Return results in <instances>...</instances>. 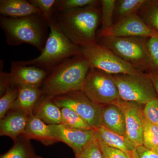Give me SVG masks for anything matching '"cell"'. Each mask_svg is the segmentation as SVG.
Returning <instances> with one entry per match:
<instances>
[{
  "instance_id": "cell-1",
  "label": "cell",
  "mask_w": 158,
  "mask_h": 158,
  "mask_svg": "<svg viewBox=\"0 0 158 158\" xmlns=\"http://www.w3.org/2000/svg\"><path fill=\"white\" fill-rule=\"evenodd\" d=\"M99 6L54 12L53 20L72 42L83 48L97 43V29L102 19Z\"/></svg>"
},
{
  "instance_id": "cell-2",
  "label": "cell",
  "mask_w": 158,
  "mask_h": 158,
  "mask_svg": "<svg viewBox=\"0 0 158 158\" xmlns=\"http://www.w3.org/2000/svg\"><path fill=\"white\" fill-rule=\"evenodd\" d=\"M90 68L82 55L66 59L48 73L40 88L43 94L54 98L82 91Z\"/></svg>"
},
{
  "instance_id": "cell-3",
  "label": "cell",
  "mask_w": 158,
  "mask_h": 158,
  "mask_svg": "<svg viewBox=\"0 0 158 158\" xmlns=\"http://www.w3.org/2000/svg\"><path fill=\"white\" fill-rule=\"evenodd\" d=\"M48 26L42 15L13 18L1 15L0 26L4 31L9 45L15 46L22 44L33 46L41 52L47 40L46 27Z\"/></svg>"
},
{
  "instance_id": "cell-4",
  "label": "cell",
  "mask_w": 158,
  "mask_h": 158,
  "mask_svg": "<svg viewBox=\"0 0 158 158\" xmlns=\"http://www.w3.org/2000/svg\"><path fill=\"white\" fill-rule=\"evenodd\" d=\"M48 26L50 33L40 55L28 61H17V63L20 65L36 66L48 73L66 59L81 56V48L75 44L63 34L53 18Z\"/></svg>"
},
{
  "instance_id": "cell-5",
  "label": "cell",
  "mask_w": 158,
  "mask_h": 158,
  "mask_svg": "<svg viewBox=\"0 0 158 158\" xmlns=\"http://www.w3.org/2000/svg\"><path fill=\"white\" fill-rule=\"evenodd\" d=\"M99 44L107 48L137 70L155 72L147 47L148 38L141 37H100Z\"/></svg>"
},
{
  "instance_id": "cell-6",
  "label": "cell",
  "mask_w": 158,
  "mask_h": 158,
  "mask_svg": "<svg viewBox=\"0 0 158 158\" xmlns=\"http://www.w3.org/2000/svg\"><path fill=\"white\" fill-rule=\"evenodd\" d=\"M113 75L120 98L123 100L145 105L153 99L158 98L148 73L140 72Z\"/></svg>"
},
{
  "instance_id": "cell-7",
  "label": "cell",
  "mask_w": 158,
  "mask_h": 158,
  "mask_svg": "<svg viewBox=\"0 0 158 158\" xmlns=\"http://www.w3.org/2000/svg\"><path fill=\"white\" fill-rule=\"evenodd\" d=\"M82 91L90 101L101 106L115 103L121 99L113 75L96 68H90Z\"/></svg>"
},
{
  "instance_id": "cell-8",
  "label": "cell",
  "mask_w": 158,
  "mask_h": 158,
  "mask_svg": "<svg viewBox=\"0 0 158 158\" xmlns=\"http://www.w3.org/2000/svg\"><path fill=\"white\" fill-rule=\"evenodd\" d=\"M81 55L90 68L112 75L141 72L119 58L107 48L97 43L81 48Z\"/></svg>"
},
{
  "instance_id": "cell-9",
  "label": "cell",
  "mask_w": 158,
  "mask_h": 158,
  "mask_svg": "<svg viewBox=\"0 0 158 158\" xmlns=\"http://www.w3.org/2000/svg\"><path fill=\"white\" fill-rule=\"evenodd\" d=\"M60 108L71 109L87 122L92 129H98L102 124L103 106L94 103L82 91H76L52 98Z\"/></svg>"
},
{
  "instance_id": "cell-10",
  "label": "cell",
  "mask_w": 158,
  "mask_h": 158,
  "mask_svg": "<svg viewBox=\"0 0 158 158\" xmlns=\"http://www.w3.org/2000/svg\"><path fill=\"white\" fill-rule=\"evenodd\" d=\"M98 37H141L158 36V33L148 26L138 14L123 18L110 27L98 31Z\"/></svg>"
},
{
  "instance_id": "cell-11",
  "label": "cell",
  "mask_w": 158,
  "mask_h": 158,
  "mask_svg": "<svg viewBox=\"0 0 158 158\" xmlns=\"http://www.w3.org/2000/svg\"><path fill=\"white\" fill-rule=\"evenodd\" d=\"M49 126L57 141L67 144L73 149L75 155L80 154L90 143L97 140L94 130L76 129L62 124L49 125Z\"/></svg>"
},
{
  "instance_id": "cell-12",
  "label": "cell",
  "mask_w": 158,
  "mask_h": 158,
  "mask_svg": "<svg viewBox=\"0 0 158 158\" xmlns=\"http://www.w3.org/2000/svg\"><path fill=\"white\" fill-rule=\"evenodd\" d=\"M48 74L47 72L36 66L20 65L13 61L11 71L8 73L9 86L40 88Z\"/></svg>"
},
{
  "instance_id": "cell-13",
  "label": "cell",
  "mask_w": 158,
  "mask_h": 158,
  "mask_svg": "<svg viewBox=\"0 0 158 158\" xmlns=\"http://www.w3.org/2000/svg\"><path fill=\"white\" fill-rule=\"evenodd\" d=\"M114 104L120 108L124 114L127 137L136 147L143 145L142 105L121 99Z\"/></svg>"
},
{
  "instance_id": "cell-14",
  "label": "cell",
  "mask_w": 158,
  "mask_h": 158,
  "mask_svg": "<svg viewBox=\"0 0 158 158\" xmlns=\"http://www.w3.org/2000/svg\"><path fill=\"white\" fill-rule=\"evenodd\" d=\"M0 121V135L10 137L14 141L25 131L31 115L18 110H10Z\"/></svg>"
},
{
  "instance_id": "cell-15",
  "label": "cell",
  "mask_w": 158,
  "mask_h": 158,
  "mask_svg": "<svg viewBox=\"0 0 158 158\" xmlns=\"http://www.w3.org/2000/svg\"><path fill=\"white\" fill-rule=\"evenodd\" d=\"M21 137L29 141L37 140L47 146L58 142L52 134L49 125L33 114L29 117L25 131Z\"/></svg>"
},
{
  "instance_id": "cell-16",
  "label": "cell",
  "mask_w": 158,
  "mask_h": 158,
  "mask_svg": "<svg viewBox=\"0 0 158 158\" xmlns=\"http://www.w3.org/2000/svg\"><path fill=\"white\" fill-rule=\"evenodd\" d=\"M0 13L2 16L13 18L41 15L38 8L26 0H1Z\"/></svg>"
},
{
  "instance_id": "cell-17",
  "label": "cell",
  "mask_w": 158,
  "mask_h": 158,
  "mask_svg": "<svg viewBox=\"0 0 158 158\" xmlns=\"http://www.w3.org/2000/svg\"><path fill=\"white\" fill-rule=\"evenodd\" d=\"M33 114L48 125L62 123L61 108L50 97L43 95L34 108Z\"/></svg>"
},
{
  "instance_id": "cell-18",
  "label": "cell",
  "mask_w": 158,
  "mask_h": 158,
  "mask_svg": "<svg viewBox=\"0 0 158 158\" xmlns=\"http://www.w3.org/2000/svg\"><path fill=\"white\" fill-rule=\"evenodd\" d=\"M102 124L114 132L126 136L124 114L120 108L115 104L103 106Z\"/></svg>"
},
{
  "instance_id": "cell-19",
  "label": "cell",
  "mask_w": 158,
  "mask_h": 158,
  "mask_svg": "<svg viewBox=\"0 0 158 158\" xmlns=\"http://www.w3.org/2000/svg\"><path fill=\"white\" fill-rule=\"evenodd\" d=\"M11 110H18L31 115L43 94L40 88L20 87Z\"/></svg>"
},
{
  "instance_id": "cell-20",
  "label": "cell",
  "mask_w": 158,
  "mask_h": 158,
  "mask_svg": "<svg viewBox=\"0 0 158 158\" xmlns=\"http://www.w3.org/2000/svg\"><path fill=\"white\" fill-rule=\"evenodd\" d=\"M97 140L110 147L132 153L136 147L126 136L114 132L102 125L95 131Z\"/></svg>"
},
{
  "instance_id": "cell-21",
  "label": "cell",
  "mask_w": 158,
  "mask_h": 158,
  "mask_svg": "<svg viewBox=\"0 0 158 158\" xmlns=\"http://www.w3.org/2000/svg\"><path fill=\"white\" fill-rule=\"evenodd\" d=\"M146 0H116L113 24L118 20L138 14Z\"/></svg>"
},
{
  "instance_id": "cell-22",
  "label": "cell",
  "mask_w": 158,
  "mask_h": 158,
  "mask_svg": "<svg viewBox=\"0 0 158 158\" xmlns=\"http://www.w3.org/2000/svg\"><path fill=\"white\" fill-rule=\"evenodd\" d=\"M37 155L30 141L22 137L15 141L14 145L0 158H34Z\"/></svg>"
},
{
  "instance_id": "cell-23",
  "label": "cell",
  "mask_w": 158,
  "mask_h": 158,
  "mask_svg": "<svg viewBox=\"0 0 158 158\" xmlns=\"http://www.w3.org/2000/svg\"><path fill=\"white\" fill-rule=\"evenodd\" d=\"M138 14L148 26L158 33V0H146Z\"/></svg>"
},
{
  "instance_id": "cell-24",
  "label": "cell",
  "mask_w": 158,
  "mask_h": 158,
  "mask_svg": "<svg viewBox=\"0 0 158 158\" xmlns=\"http://www.w3.org/2000/svg\"><path fill=\"white\" fill-rule=\"evenodd\" d=\"M62 123L66 127L82 130L92 129L84 118L73 110L68 108H61Z\"/></svg>"
},
{
  "instance_id": "cell-25",
  "label": "cell",
  "mask_w": 158,
  "mask_h": 158,
  "mask_svg": "<svg viewBox=\"0 0 158 158\" xmlns=\"http://www.w3.org/2000/svg\"><path fill=\"white\" fill-rule=\"evenodd\" d=\"M143 145L152 150L158 144V126L150 122L142 115Z\"/></svg>"
},
{
  "instance_id": "cell-26",
  "label": "cell",
  "mask_w": 158,
  "mask_h": 158,
  "mask_svg": "<svg viewBox=\"0 0 158 158\" xmlns=\"http://www.w3.org/2000/svg\"><path fill=\"white\" fill-rule=\"evenodd\" d=\"M100 5H101L100 1L97 0H56L54 12H60L88 6Z\"/></svg>"
},
{
  "instance_id": "cell-27",
  "label": "cell",
  "mask_w": 158,
  "mask_h": 158,
  "mask_svg": "<svg viewBox=\"0 0 158 158\" xmlns=\"http://www.w3.org/2000/svg\"><path fill=\"white\" fill-rule=\"evenodd\" d=\"M18 88L10 87L0 98V119L4 118L11 110L18 94Z\"/></svg>"
},
{
  "instance_id": "cell-28",
  "label": "cell",
  "mask_w": 158,
  "mask_h": 158,
  "mask_svg": "<svg viewBox=\"0 0 158 158\" xmlns=\"http://www.w3.org/2000/svg\"><path fill=\"white\" fill-rule=\"evenodd\" d=\"M116 0H101L102 27L100 30L107 28L113 24V19Z\"/></svg>"
},
{
  "instance_id": "cell-29",
  "label": "cell",
  "mask_w": 158,
  "mask_h": 158,
  "mask_svg": "<svg viewBox=\"0 0 158 158\" xmlns=\"http://www.w3.org/2000/svg\"><path fill=\"white\" fill-rule=\"evenodd\" d=\"M28 1L39 9L42 17L49 25L53 18L54 7L56 0H29Z\"/></svg>"
},
{
  "instance_id": "cell-30",
  "label": "cell",
  "mask_w": 158,
  "mask_h": 158,
  "mask_svg": "<svg viewBox=\"0 0 158 158\" xmlns=\"http://www.w3.org/2000/svg\"><path fill=\"white\" fill-rule=\"evenodd\" d=\"M143 114L148 121L158 125V98L153 99L144 105Z\"/></svg>"
},
{
  "instance_id": "cell-31",
  "label": "cell",
  "mask_w": 158,
  "mask_h": 158,
  "mask_svg": "<svg viewBox=\"0 0 158 158\" xmlns=\"http://www.w3.org/2000/svg\"><path fill=\"white\" fill-rule=\"evenodd\" d=\"M98 142L103 158H132L131 153L110 147Z\"/></svg>"
},
{
  "instance_id": "cell-32",
  "label": "cell",
  "mask_w": 158,
  "mask_h": 158,
  "mask_svg": "<svg viewBox=\"0 0 158 158\" xmlns=\"http://www.w3.org/2000/svg\"><path fill=\"white\" fill-rule=\"evenodd\" d=\"M147 47L153 66L155 72H158V35L148 38Z\"/></svg>"
},
{
  "instance_id": "cell-33",
  "label": "cell",
  "mask_w": 158,
  "mask_h": 158,
  "mask_svg": "<svg viewBox=\"0 0 158 158\" xmlns=\"http://www.w3.org/2000/svg\"><path fill=\"white\" fill-rule=\"evenodd\" d=\"M75 156L79 158H103L97 140L90 143L80 154Z\"/></svg>"
},
{
  "instance_id": "cell-34",
  "label": "cell",
  "mask_w": 158,
  "mask_h": 158,
  "mask_svg": "<svg viewBox=\"0 0 158 158\" xmlns=\"http://www.w3.org/2000/svg\"><path fill=\"white\" fill-rule=\"evenodd\" d=\"M131 156L132 158H158L157 153L143 145L136 147L132 152Z\"/></svg>"
},
{
  "instance_id": "cell-35",
  "label": "cell",
  "mask_w": 158,
  "mask_h": 158,
  "mask_svg": "<svg viewBox=\"0 0 158 158\" xmlns=\"http://www.w3.org/2000/svg\"><path fill=\"white\" fill-rule=\"evenodd\" d=\"M148 74L151 79L158 97V72H154Z\"/></svg>"
},
{
  "instance_id": "cell-36",
  "label": "cell",
  "mask_w": 158,
  "mask_h": 158,
  "mask_svg": "<svg viewBox=\"0 0 158 158\" xmlns=\"http://www.w3.org/2000/svg\"><path fill=\"white\" fill-rule=\"evenodd\" d=\"M152 150H153L154 151L158 153V144L153 149H152Z\"/></svg>"
},
{
  "instance_id": "cell-37",
  "label": "cell",
  "mask_w": 158,
  "mask_h": 158,
  "mask_svg": "<svg viewBox=\"0 0 158 158\" xmlns=\"http://www.w3.org/2000/svg\"><path fill=\"white\" fill-rule=\"evenodd\" d=\"M34 158H43L42 157L40 156L36 155Z\"/></svg>"
},
{
  "instance_id": "cell-38",
  "label": "cell",
  "mask_w": 158,
  "mask_h": 158,
  "mask_svg": "<svg viewBox=\"0 0 158 158\" xmlns=\"http://www.w3.org/2000/svg\"><path fill=\"white\" fill-rule=\"evenodd\" d=\"M76 157V158H79L77 156H75Z\"/></svg>"
},
{
  "instance_id": "cell-39",
  "label": "cell",
  "mask_w": 158,
  "mask_h": 158,
  "mask_svg": "<svg viewBox=\"0 0 158 158\" xmlns=\"http://www.w3.org/2000/svg\"></svg>"
}]
</instances>
